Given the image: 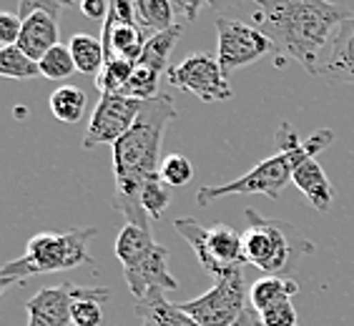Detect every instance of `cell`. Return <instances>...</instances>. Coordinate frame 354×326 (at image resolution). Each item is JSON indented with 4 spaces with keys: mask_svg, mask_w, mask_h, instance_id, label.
Wrapping results in <instances>:
<instances>
[{
    "mask_svg": "<svg viewBox=\"0 0 354 326\" xmlns=\"http://www.w3.org/2000/svg\"><path fill=\"white\" fill-rule=\"evenodd\" d=\"M176 118L174 98L158 93L151 101H143L136 123L126 136H121L113 146V206L121 211L126 221L141 229H151V216L141 206V189L146 181L161 173L158 158L169 123Z\"/></svg>",
    "mask_w": 354,
    "mask_h": 326,
    "instance_id": "1",
    "label": "cell"
},
{
    "mask_svg": "<svg viewBox=\"0 0 354 326\" xmlns=\"http://www.w3.org/2000/svg\"><path fill=\"white\" fill-rule=\"evenodd\" d=\"M254 26L309 75L334 30L354 15L332 0H254Z\"/></svg>",
    "mask_w": 354,
    "mask_h": 326,
    "instance_id": "2",
    "label": "cell"
},
{
    "mask_svg": "<svg viewBox=\"0 0 354 326\" xmlns=\"http://www.w3.org/2000/svg\"><path fill=\"white\" fill-rule=\"evenodd\" d=\"M274 141H277V148L279 151L272 158L257 163L252 171H246L244 176L234 178L229 184L198 189L196 204L209 206L216 198L249 196V193H261V196L277 201L281 196V191L286 189V184L294 181V171L299 169L307 158L319 156L322 151L334 141V133L329 128H322V131H314L307 141H301L297 136V131L292 128V123H281L279 128H277Z\"/></svg>",
    "mask_w": 354,
    "mask_h": 326,
    "instance_id": "3",
    "label": "cell"
},
{
    "mask_svg": "<svg viewBox=\"0 0 354 326\" xmlns=\"http://www.w3.org/2000/svg\"><path fill=\"white\" fill-rule=\"evenodd\" d=\"M98 236V229H71L63 233H35L26 246V253L15 261H8L0 271V289L6 291L15 281L41 276V274L71 271L75 266L91 261L88 244Z\"/></svg>",
    "mask_w": 354,
    "mask_h": 326,
    "instance_id": "4",
    "label": "cell"
},
{
    "mask_svg": "<svg viewBox=\"0 0 354 326\" xmlns=\"http://www.w3.org/2000/svg\"><path fill=\"white\" fill-rule=\"evenodd\" d=\"M241 236L246 264L257 266L266 276H289L301 256L314 253V244L294 226L259 216L254 209H246V231Z\"/></svg>",
    "mask_w": 354,
    "mask_h": 326,
    "instance_id": "5",
    "label": "cell"
},
{
    "mask_svg": "<svg viewBox=\"0 0 354 326\" xmlns=\"http://www.w3.org/2000/svg\"><path fill=\"white\" fill-rule=\"evenodd\" d=\"M116 258L123 266V279L129 284L136 304L151 294L176 291L178 281L169 271V249L153 241L151 229L126 224L116 238Z\"/></svg>",
    "mask_w": 354,
    "mask_h": 326,
    "instance_id": "6",
    "label": "cell"
},
{
    "mask_svg": "<svg viewBox=\"0 0 354 326\" xmlns=\"http://www.w3.org/2000/svg\"><path fill=\"white\" fill-rule=\"evenodd\" d=\"M174 229L194 249L201 269H206L216 279L226 276L232 269H239L241 264H246L244 236L236 229H232V226L226 224L204 226L196 218L186 216V218H176Z\"/></svg>",
    "mask_w": 354,
    "mask_h": 326,
    "instance_id": "7",
    "label": "cell"
},
{
    "mask_svg": "<svg viewBox=\"0 0 354 326\" xmlns=\"http://www.w3.org/2000/svg\"><path fill=\"white\" fill-rule=\"evenodd\" d=\"M252 306V286L246 284L244 269L232 271L216 279V284L196 299L181 304L201 326H232L241 319V314Z\"/></svg>",
    "mask_w": 354,
    "mask_h": 326,
    "instance_id": "8",
    "label": "cell"
},
{
    "mask_svg": "<svg viewBox=\"0 0 354 326\" xmlns=\"http://www.w3.org/2000/svg\"><path fill=\"white\" fill-rule=\"evenodd\" d=\"M216 35H218V66L221 73L232 75L234 70L246 68L252 63L261 61L269 53L277 50L269 35H264L257 26H246L241 21H232L218 15L216 18Z\"/></svg>",
    "mask_w": 354,
    "mask_h": 326,
    "instance_id": "9",
    "label": "cell"
},
{
    "mask_svg": "<svg viewBox=\"0 0 354 326\" xmlns=\"http://www.w3.org/2000/svg\"><path fill=\"white\" fill-rule=\"evenodd\" d=\"M166 78L174 88L189 90L204 103H218V101H232L234 90L221 73L218 58L212 53H191L184 61L171 66L166 70Z\"/></svg>",
    "mask_w": 354,
    "mask_h": 326,
    "instance_id": "10",
    "label": "cell"
},
{
    "mask_svg": "<svg viewBox=\"0 0 354 326\" xmlns=\"http://www.w3.org/2000/svg\"><path fill=\"white\" fill-rule=\"evenodd\" d=\"M143 108V101L129 98V95L106 93L98 98L93 116H91L88 131L83 138V148H95V146H116L121 136H126L131 126L136 123L138 113Z\"/></svg>",
    "mask_w": 354,
    "mask_h": 326,
    "instance_id": "11",
    "label": "cell"
},
{
    "mask_svg": "<svg viewBox=\"0 0 354 326\" xmlns=\"http://www.w3.org/2000/svg\"><path fill=\"white\" fill-rule=\"evenodd\" d=\"M101 286H78V284H55L46 286L26 301L28 324L26 326H68L73 304L83 296H91Z\"/></svg>",
    "mask_w": 354,
    "mask_h": 326,
    "instance_id": "12",
    "label": "cell"
},
{
    "mask_svg": "<svg viewBox=\"0 0 354 326\" xmlns=\"http://www.w3.org/2000/svg\"><path fill=\"white\" fill-rule=\"evenodd\" d=\"M312 75L334 86H354V15L334 30L329 46L317 58Z\"/></svg>",
    "mask_w": 354,
    "mask_h": 326,
    "instance_id": "13",
    "label": "cell"
},
{
    "mask_svg": "<svg viewBox=\"0 0 354 326\" xmlns=\"http://www.w3.org/2000/svg\"><path fill=\"white\" fill-rule=\"evenodd\" d=\"M146 41L149 38L143 35L138 23H121L113 15H109L103 23L101 43L103 50H106V63L113 61V58H126V61L138 63Z\"/></svg>",
    "mask_w": 354,
    "mask_h": 326,
    "instance_id": "14",
    "label": "cell"
},
{
    "mask_svg": "<svg viewBox=\"0 0 354 326\" xmlns=\"http://www.w3.org/2000/svg\"><path fill=\"white\" fill-rule=\"evenodd\" d=\"M55 46H58V21L53 15L35 13L28 21H23L21 38H18V48L23 53L41 63L43 55Z\"/></svg>",
    "mask_w": 354,
    "mask_h": 326,
    "instance_id": "15",
    "label": "cell"
},
{
    "mask_svg": "<svg viewBox=\"0 0 354 326\" xmlns=\"http://www.w3.org/2000/svg\"><path fill=\"white\" fill-rule=\"evenodd\" d=\"M294 186L309 198V204L314 206L317 211H329L332 209V201H334V189L329 184L327 173L322 169L317 158H307V161L301 163L299 169L294 171Z\"/></svg>",
    "mask_w": 354,
    "mask_h": 326,
    "instance_id": "16",
    "label": "cell"
},
{
    "mask_svg": "<svg viewBox=\"0 0 354 326\" xmlns=\"http://www.w3.org/2000/svg\"><path fill=\"white\" fill-rule=\"evenodd\" d=\"M138 319L151 321L153 326H201L191 314H186L181 306L171 304L164 294H151L136 304Z\"/></svg>",
    "mask_w": 354,
    "mask_h": 326,
    "instance_id": "17",
    "label": "cell"
},
{
    "mask_svg": "<svg viewBox=\"0 0 354 326\" xmlns=\"http://www.w3.org/2000/svg\"><path fill=\"white\" fill-rule=\"evenodd\" d=\"M299 284L289 276H264V279L254 281L252 284V306L254 311L259 314L269 306H277L281 301H292V296H297Z\"/></svg>",
    "mask_w": 354,
    "mask_h": 326,
    "instance_id": "18",
    "label": "cell"
},
{
    "mask_svg": "<svg viewBox=\"0 0 354 326\" xmlns=\"http://www.w3.org/2000/svg\"><path fill=\"white\" fill-rule=\"evenodd\" d=\"M181 35H184V26H181V23H174V26L161 30V33L149 35V41L143 46V53H141V58H138V63L158 70V73H161V70H169L166 63H169L171 50L181 41Z\"/></svg>",
    "mask_w": 354,
    "mask_h": 326,
    "instance_id": "19",
    "label": "cell"
},
{
    "mask_svg": "<svg viewBox=\"0 0 354 326\" xmlns=\"http://www.w3.org/2000/svg\"><path fill=\"white\" fill-rule=\"evenodd\" d=\"M71 55L75 61V68L86 75H98L101 68L106 66V50H103V43L98 38L88 33H75L68 43Z\"/></svg>",
    "mask_w": 354,
    "mask_h": 326,
    "instance_id": "20",
    "label": "cell"
},
{
    "mask_svg": "<svg viewBox=\"0 0 354 326\" xmlns=\"http://www.w3.org/2000/svg\"><path fill=\"white\" fill-rule=\"evenodd\" d=\"M50 113L63 123H78L86 113V93L75 86H61L50 93Z\"/></svg>",
    "mask_w": 354,
    "mask_h": 326,
    "instance_id": "21",
    "label": "cell"
},
{
    "mask_svg": "<svg viewBox=\"0 0 354 326\" xmlns=\"http://www.w3.org/2000/svg\"><path fill=\"white\" fill-rule=\"evenodd\" d=\"M136 8V23L141 30L161 33L166 28L174 26V6L169 0H133Z\"/></svg>",
    "mask_w": 354,
    "mask_h": 326,
    "instance_id": "22",
    "label": "cell"
},
{
    "mask_svg": "<svg viewBox=\"0 0 354 326\" xmlns=\"http://www.w3.org/2000/svg\"><path fill=\"white\" fill-rule=\"evenodd\" d=\"M0 75L3 78H15V81H28V78H38L41 66L26 55L18 46L0 48Z\"/></svg>",
    "mask_w": 354,
    "mask_h": 326,
    "instance_id": "23",
    "label": "cell"
},
{
    "mask_svg": "<svg viewBox=\"0 0 354 326\" xmlns=\"http://www.w3.org/2000/svg\"><path fill=\"white\" fill-rule=\"evenodd\" d=\"M133 70H136V63L133 61L113 58V61H109L103 66L101 73L95 75V88H98L101 95H106V93L121 95L123 88H126V83L131 81Z\"/></svg>",
    "mask_w": 354,
    "mask_h": 326,
    "instance_id": "24",
    "label": "cell"
},
{
    "mask_svg": "<svg viewBox=\"0 0 354 326\" xmlns=\"http://www.w3.org/2000/svg\"><path fill=\"white\" fill-rule=\"evenodd\" d=\"M111 299V291L106 286H101L95 294L83 296L73 304L71 311V321L73 326H101L103 324V304Z\"/></svg>",
    "mask_w": 354,
    "mask_h": 326,
    "instance_id": "25",
    "label": "cell"
},
{
    "mask_svg": "<svg viewBox=\"0 0 354 326\" xmlns=\"http://www.w3.org/2000/svg\"><path fill=\"white\" fill-rule=\"evenodd\" d=\"M38 66H41V75L48 78V81H66V78L73 75V70H78L75 68L73 55H71V48L63 46V43L50 48V50L41 58Z\"/></svg>",
    "mask_w": 354,
    "mask_h": 326,
    "instance_id": "26",
    "label": "cell"
},
{
    "mask_svg": "<svg viewBox=\"0 0 354 326\" xmlns=\"http://www.w3.org/2000/svg\"><path fill=\"white\" fill-rule=\"evenodd\" d=\"M158 78H161L158 70L136 63V70H133V75L126 83L121 95H129V98H136V101H151V98L158 95Z\"/></svg>",
    "mask_w": 354,
    "mask_h": 326,
    "instance_id": "27",
    "label": "cell"
},
{
    "mask_svg": "<svg viewBox=\"0 0 354 326\" xmlns=\"http://www.w3.org/2000/svg\"><path fill=\"white\" fill-rule=\"evenodd\" d=\"M171 204V193L166 189V181L161 178V173L146 181V186L141 189V206L151 218H161L166 209Z\"/></svg>",
    "mask_w": 354,
    "mask_h": 326,
    "instance_id": "28",
    "label": "cell"
},
{
    "mask_svg": "<svg viewBox=\"0 0 354 326\" xmlns=\"http://www.w3.org/2000/svg\"><path fill=\"white\" fill-rule=\"evenodd\" d=\"M161 178L166 181V186L181 189V186L194 181V166H191L189 158L181 156V153H171V156H166L164 161H161Z\"/></svg>",
    "mask_w": 354,
    "mask_h": 326,
    "instance_id": "29",
    "label": "cell"
},
{
    "mask_svg": "<svg viewBox=\"0 0 354 326\" xmlns=\"http://www.w3.org/2000/svg\"><path fill=\"white\" fill-rule=\"evenodd\" d=\"M71 6H75L73 0H18V18L28 21L35 13H48L58 21L63 8H71Z\"/></svg>",
    "mask_w": 354,
    "mask_h": 326,
    "instance_id": "30",
    "label": "cell"
},
{
    "mask_svg": "<svg viewBox=\"0 0 354 326\" xmlns=\"http://www.w3.org/2000/svg\"><path fill=\"white\" fill-rule=\"evenodd\" d=\"M259 321L261 326H299L297 324V309L292 301H281V304L259 311Z\"/></svg>",
    "mask_w": 354,
    "mask_h": 326,
    "instance_id": "31",
    "label": "cell"
},
{
    "mask_svg": "<svg viewBox=\"0 0 354 326\" xmlns=\"http://www.w3.org/2000/svg\"><path fill=\"white\" fill-rule=\"evenodd\" d=\"M23 21L13 13H0V46H18V38H21Z\"/></svg>",
    "mask_w": 354,
    "mask_h": 326,
    "instance_id": "32",
    "label": "cell"
},
{
    "mask_svg": "<svg viewBox=\"0 0 354 326\" xmlns=\"http://www.w3.org/2000/svg\"><path fill=\"white\" fill-rule=\"evenodd\" d=\"M81 10L88 21L106 23L109 10H111V0H81Z\"/></svg>",
    "mask_w": 354,
    "mask_h": 326,
    "instance_id": "33",
    "label": "cell"
},
{
    "mask_svg": "<svg viewBox=\"0 0 354 326\" xmlns=\"http://www.w3.org/2000/svg\"><path fill=\"white\" fill-rule=\"evenodd\" d=\"M171 6H174V10L176 13H181L186 18V21H196L198 10H201V6L204 3H209V0H169Z\"/></svg>",
    "mask_w": 354,
    "mask_h": 326,
    "instance_id": "34",
    "label": "cell"
},
{
    "mask_svg": "<svg viewBox=\"0 0 354 326\" xmlns=\"http://www.w3.org/2000/svg\"><path fill=\"white\" fill-rule=\"evenodd\" d=\"M232 326H261V321H259V314L254 311V306H249L244 314H241V319L236 321V324H232Z\"/></svg>",
    "mask_w": 354,
    "mask_h": 326,
    "instance_id": "35",
    "label": "cell"
},
{
    "mask_svg": "<svg viewBox=\"0 0 354 326\" xmlns=\"http://www.w3.org/2000/svg\"><path fill=\"white\" fill-rule=\"evenodd\" d=\"M234 0H209V6L214 8V10H221V8H226V6H232Z\"/></svg>",
    "mask_w": 354,
    "mask_h": 326,
    "instance_id": "36",
    "label": "cell"
},
{
    "mask_svg": "<svg viewBox=\"0 0 354 326\" xmlns=\"http://www.w3.org/2000/svg\"><path fill=\"white\" fill-rule=\"evenodd\" d=\"M141 326H153V324H151V321H146V319H143V321H141Z\"/></svg>",
    "mask_w": 354,
    "mask_h": 326,
    "instance_id": "37",
    "label": "cell"
},
{
    "mask_svg": "<svg viewBox=\"0 0 354 326\" xmlns=\"http://www.w3.org/2000/svg\"><path fill=\"white\" fill-rule=\"evenodd\" d=\"M73 3H78V6H81V0H73Z\"/></svg>",
    "mask_w": 354,
    "mask_h": 326,
    "instance_id": "38",
    "label": "cell"
}]
</instances>
